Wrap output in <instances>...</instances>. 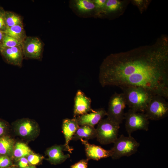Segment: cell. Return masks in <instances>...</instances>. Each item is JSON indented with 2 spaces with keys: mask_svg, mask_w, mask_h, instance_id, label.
I'll return each mask as SVG.
<instances>
[{
  "mask_svg": "<svg viewBox=\"0 0 168 168\" xmlns=\"http://www.w3.org/2000/svg\"><path fill=\"white\" fill-rule=\"evenodd\" d=\"M27 159L29 163L33 165H35L40 162L41 157L38 155L31 154L27 156Z\"/></svg>",
  "mask_w": 168,
  "mask_h": 168,
  "instance_id": "cell-26",
  "label": "cell"
},
{
  "mask_svg": "<svg viewBox=\"0 0 168 168\" xmlns=\"http://www.w3.org/2000/svg\"><path fill=\"white\" fill-rule=\"evenodd\" d=\"M124 119L125 120V128L129 136L138 130L147 131L148 130L149 119L144 113L130 109L124 114Z\"/></svg>",
  "mask_w": 168,
  "mask_h": 168,
  "instance_id": "cell-6",
  "label": "cell"
},
{
  "mask_svg": "<svg viewBox=\"0 0 168 168\" xmlns=\"http://www.w3.org/2000/svg\"><path fill=\"white\" fill-rule=\"evenodd\" d=\"M96 130L94 127L84 125L80 126L73 136L72 140L76 141L83 138L87 140L96 137Z\"/></svg>",
  "mask_w": 168,
  "mask_h": 168,
  "instance_id": "cell-17",
  "label": "cell"
},
{
  "mask_svg": "<svg viewBox=\"0 0 168 168\" xmlns=\"http://www.w3.org/2000/svg\"><path fill=\"white\" fill-rule=\"evenodd\" d=\"M122 90L126 103L130 109L144 113L154 95L151 91L141 87L128 86L120 87Z\"/></svg>",
  "mask_w": 168,
  "mask_h": 168,
  "instance_id": "cell-2",
  "label": "cell"
},
{
  "mask_svg": "<svg viewBox=\"0 0 168 168\" xmlns=\"http://www.w3.org/2000/svg\"><path fill=\"white\" fill-rule=\"evenodd\" d=\"M79 127L76 118L72 119L66 118L63 120L62 128L65 139L64 145L70 153H72L73 149L70 147L69 143Z\"/></svg>",
  "mask_w": 168,
  "mask_h": 168,
  "instance_id": "cell-15",
  "label": "cell"
},
{
  "mask_svg": "<svg viewBox=\"0 0 168 168\" xmlns=\"http://www.w3.org/2000/svg\"><path fill=\"white\" fill-rule=\"evenodd\" d=\"M146 2L142 0H135L133 1L134 4L139 7L141 11L142 10V6H143V5L147 4L145 3Z\"/></svg>",
  "mask_w": 168,
  "mask_h": 168,
  "instance_id": "cell-31",
  "label": "cell"
},
{
  "mask_svg": "<svg viewBox=\"0 0 168 168\" xmlns=\"http://www.w3.org/2000/svg\"><path fill=\"white\" fill-rule=\"evenodd\" d=\"M95 5V18H101L104 11L106 0H93Z\"/></svg>",
  "mask_w": 168,
  "mask_h": 168,
  "instance_id": "cell-24",
  "label": "cell"
},
{
  "mask_svg": "<svg viewBox=\"0 0 168 168\" xmlns=\"http://www.w3.org/2000/svg\"><path fill=\"white\" fill-rule=\"evenodd\" d=\"M102 87H143L168 99V38L161 36L153 44L111 54L100 67Z\"/></svg>",
  "mask_w": 168,
  "mask_h": 168,
  "instance_id": "cell-1",
  "label": "cell"
},
{
  "mask_svg": "<svg viewBox=\"0 0 168 168\" xmlns=\"http://www.w3.org/2000/svg\"></svg>",
  "mask_w": 168,
  "mask_h": 168,
  "instance_id": "cell-34",
  "label": "cell"
},
{
  "mask_svg": "<svg viewBox=\"0 0 168 168\" xmlns=\"http://www.w3.org/2000/svg\"><path fill=\"white\" fill-rule=\"evenodd\" d=\"M107 115V112L103 108H100L94 110L89 113H86L76 118L79 126L86 125L94 127Z\"/></svg>",
  "mask_w": 168,
  "mask_h": 168,
  "instance_id": "cell-14",
  "label": "cell"
},
{
  "mask_svg": "<svg viewBox=\"0 0 168 168\" xmlns=\"http://www.w3.org/2000/svg\"><path fill=\"white\" fill-rule=\"evenodd\" d=\"M28 163V161L27 159L25 157H23L20 158L18 163V165L21 168H25L27 166Z\"/></svg>",
  "mask_w": 168,
  "mask_h": 168,
  "instance_id": "cell-29",
  "label": "cell"
},
{
  "mask_svg": "<svg viewBox=\"0 0 168 168\" xmlns=\"http://www.w3.org/2000/svg\"><path fill=\"white\" fill-rule=\"evenodd\" d=\"M63 151L69 152L65 145H55L49 148L46 151V154L49 157L48 160L51 163L54 164L63 162L69 158L70 156L68 154L65 155Z\"/></svg>",
  "mask_w": 168,
  "mask_h": 168,
  "instance_id": "cell-16",
  "label": "cell"
},
{
  "mask_svg": "<svg viewBox=\"0 0 168 168\" xmlns=\"http://www.w3.org/2000/svg\"><path fill=\"white\" fill-rule=\"evenodd\" d=\"M5 17L7 28L16 25H23L21 16L15 12L5 11Z\"/></svg>",
  "mask_w": 168,
  "mask_h": 168,
  "instance_id": "cell-21",
  "label": "cell"
},
{
  "mask_svg": "<svg viewBox=\"0 0 168 168\" xmlns=\"http://www.w3.org/2000/svg\"><path fill=\"white\" fill-rule=\"evenodd\" d=\"M113 143L114 146L111 149L112 152L111 157L113 159H118L135 154L140 145L131 136L126 137L123 134L118 138Z\"/></svg>",
  "mask_w": 168,
  "mask_h": 168,
  "instance_id": "cell-4",
  "label": "cell"
},
{
  "mask_svg": "<svg viewBox=\"0 0 168 168\" xmlns=\"http://www.w3.org/2000/svg\"><path fill=\"white\" fill-rule=\"evenodd\" d=\"M25 168H35L33 166H27Z\"/></svg>",
  "mask_w": 168,
  "mask_h": 168,
  "instance_id": "cell-33",
  "label": "cell"
},
{
  "mask_svg": "<svg viewBox=\"0 0 168 168\" xmlns=\"http://www.w3.org/2000/svg\"><path fill=\"white\" fill-rule=\"evenodd\" d=\"M32 152L30 149L26 144L21 142H17L16 144L13 151L14 156L18 158L28 156Z\"/></svg>",
  "mask_w": 168,
  "mask_h": 168,
  "instance_id": "cell-22",
  "label": "cell"
},
{
  "mask_svg": "<svg viewBox=\"0 0 168 168\" xmlns=\"http://www.w3.org/2000/svg\"><path fill=\"white\" fill-rule=\"evenodd\" d=\"M89 159H82L71 166V168H87Z\"/></svg>",
  "mask_w": 168,
  "mask_h": 168,
  "instance_id": "cell-28",
  "label": "cell"
},
{
  "mask_svg": "<svg viewBox=\"0 0 168 168\" xmlns=\"http://www.w3.org/2000/svg\"><path fill=\"white\" fill-rule=\"evenodd\" d=\"M166 99L158 95L153 96L144 113L149 120H158L167 116L168 103Z\"/></svg>",
  "mask_w": 168,
  "mask_h": 168,
  "instance_id": "cell-5",
  "label": "cell"
},
{
  "mask_svg": "<svg viewBox=\"0 0 168 168\" xmlns=\"http://www.w3.org/2000/svg\"><path fill=\"white\" fill-rule=\"evenodd\" d=\"M5 34L4 32L0 30V50L2 48L3 40Z\"/></svg>",
  "mask_w": 168,
  "mask_h": 168,
  "instance_id": "cell-32",
  "label": "cell"
},
{
  "mask_svg": "<svg viewBox=\"0 0 168 168\" xmlns=\"http://www.w3.org/2000/svg\"><path fill=\"white\" fill-rule=\"evenodd\" d=\"M14 125L18 134L23 137H32L38 132L37 124L34 120L29 119L18 120L15 122Z\"/></svg>",
  "mask_w": 168,
  "mask_h": 168,
  "instance_id": "cell-11",
  "label": "cell"
},
{
  "mask_svg": "<svg viewBox=\"0 0 168 168\" xmlns=\"http://www.w3.org/2000/svg\"><path fill=\"white\" fill-rule=\"evenodd\" d=\"M7 128V124L3 121L0 119V137L3 136Z\"/></svg>",
  "mask_w": 168,
  "mask_h": 168,
  "instance_id": "cell-30",
  "label": "cell"
},
{
  "mask_svg": "<svg viewBox=\"0 0 168 168\" xmlns=\"http://www.w3.org/2000/svg\"><path fill=\"white\" fill-rule=\"evenodd\" d=\"M22 43L5 34L3 40L2 49L16 46L22 47Z\"/></svg>",
  "mask_w": 168,
  "mask_h": 168,
  "instance_id": "cell-23",
  "label": "cell"
},
{
  "mask_svg": "<svg viewBox=\"0 0 168 168\" xmlns=\"http://www.w3.org/2000/svg\"><path fill=\"white\" fill-rule=\"evenodd\" d=\"M123 2L118 0H106L101 18H110L123 9Z\"/></svg>",
  "mask_w": 168,
  "mask_h": 168,
  "instance_id": "cell-18",
  "label": "cell"
},
{
  "mask_svg": "<svg viewBox=\"0 0 168 168\" xmlns=\"http://www.w3.org/2000/svg\"><path fill=\"white\" fill-rule=\"evenodd\" d=\"M126 105L123 93H114L109 101L107 117L120 124L124 119Z\"/></svg>",
  "mask_w": 168,
  "mask_h": 168,
  "instance_id": "cell-7",
  "label": "cell"
},
{
  "mask_svg": "<svg viewBox=\"0 0 168 168\" xmlns=\"http://www.w3.org/2000/svg\"><path fill=\"white\" fill-rule=\"evenodd\" d=\"M43 44L38 38L34 36H27L22 44V49L25 58L40 59L41 58Z\"/></svg>",
  "mask_w": 168,
  "mask_h": 168,
  "instance_id": "cell-8",
  "label": "cell"
},
{
  "mask_svg": "<svg viewBox=\"0 0 168 168\" xmlns=\"http://www.w3.org/2000/svg\"><path fill=\"white\" fill-rule=\"evenodd\" d=\"M91 100L80 90H78L74 99L73 118L93 112L91 107Z\"/></svg>",
  "mask_w": 168,
  "mask_h": 168,
  "instance_id": "cell-10",
  "label": "cell"
},
{
  "mask_svg": "<svg viewBox=\"0 0 168 168\" xmlns=\"http://www.w3.org/2000/svg\"><path fill=\"white\" fill-rule=\"evenodd\" d=\"M5 11L2 7H0V30L4 32L7 28L5 20Z\"/></svg>",
  "mask_w": 168,
  "mask_h": 168,
  "instance_id": "cell-25",
  "label": "cell"
},
{
  "mask_svg": "<svg viewBox=\"0 0 168 168\" xmlns=\"http://www.w3.org/2000/svg\"><path fill=\"white\" fill-rule=\"evenodd\" d=\"M11 164L9 158L7 156H0V168H3L10 166Z\"/></svg>",
  "mask_w": 168,
  "mask_h": 168,
  "instance_id": "cell-27",
  "label": "cell"
},
{
  "mask_svg": "<svg viewBox=\"0 0 168 168\" xmlns=\"http://www.w3.org/2000/svg\"><path fill=\"white\" fill-rule=\"evenodd\" d=\"M14 141L8 136H2L0 137V154L10 155L13 153Z\"/></svg>",
  "mask_w": 168,
  "mask_h": 168,
  "instance_id": "cell-20",
  "label": "cell"
},
{
  "mask_svg": "<svg viewBox=\"0 0 168 168\" xmlns=\"http://www.w3.org/2000/svg\"><path fill=\"white\" fill-rule=\"evenodd\" d=\"M120 124L108 117L102 119L96 129L97 140L102 144L114 143L118 138Z\"/></svg>",
  "mask_w": 168,
  "mask_h": 168,
  "instance_id": "cell-3",
  "label": "cell"
},
{
  "mask_svg": "<svg viewBox=\"0 0 168 168\" xmlns=\"http://www.w3.org/2000/svg\"><path fill=\"white\" fill-rule=\"evenodd\" d=\"M5 34L23 43L27 36L23 25H16L7 27Z\"/></svg>",
  "mask_w": 168,
  "mask_h": 168,
  "instance_id": "cell-19",
  "label": "cell"
},
{
  "mask_svg": "<svg viewBox=\"0 0 168 168\" xmlns=\"http://www.w3.org/2000/svg\"><path fill=\"white\" fill-rule=\"evenodd\" d=\"M85 146L87 159L98 160L101 159L111 157L112 151L111 149L106 150L100 146L89 143L87 140H80Z\"/></svg>",
  "mask_w": 168,
  "mask_h": 168,
  "instance_id": "cell-13",
  "label": "cell"
},
{
  "mask_svg": "<svg viewBox=\"0 0 168 168\" xmlns=\"http://www.w3.org/2000/svg\"><path fill=\"white\" fill-rule=\"evenodd\" d=\"M1 54L8 64L21 67L24 58L22 47L16 46L3 48L0 50Z\"/></svg>",
  "mask_w": 168,
  "mask_h": 168,
  "instance_id": "cell-12",
  "label": "cell"
},
{
  "mask_svg": "<svg viewBox=\"0 0 168 168\" xmlns=\"http://www.w3.org/2000/svg\"><path fill=\"white\" fill-rule=\"evenodd\" d=\"M69 6L78 17H94L95 7L93 0H71L69 2Z\"/></svg>",
  "mask_w": 168,
  "mask_h": 168,
  "instance_id": "cell-9",
  "label": "cell"
}]
</instances>
